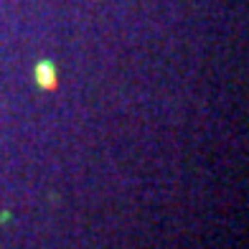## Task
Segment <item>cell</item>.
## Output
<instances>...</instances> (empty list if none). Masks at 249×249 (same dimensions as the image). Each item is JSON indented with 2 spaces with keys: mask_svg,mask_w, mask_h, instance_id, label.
<instances>
[{
  "mask_svg": "<svg viewBox=\"0 0 249 249\" xmlns=\"http://www.w3.org/2000/svg\"><path fill=\"white\" fill-rule=\"evenodd\" d=\"M36 76L41 79V84H46V87L53 84V76H51V66L49 64H41L38 69H36Z\"/></svg>",
  "mask_w": 249,
  "mask_h": 249,
  "instance_id": "obj_1",
  "label": "cell"
}]
</instances>
